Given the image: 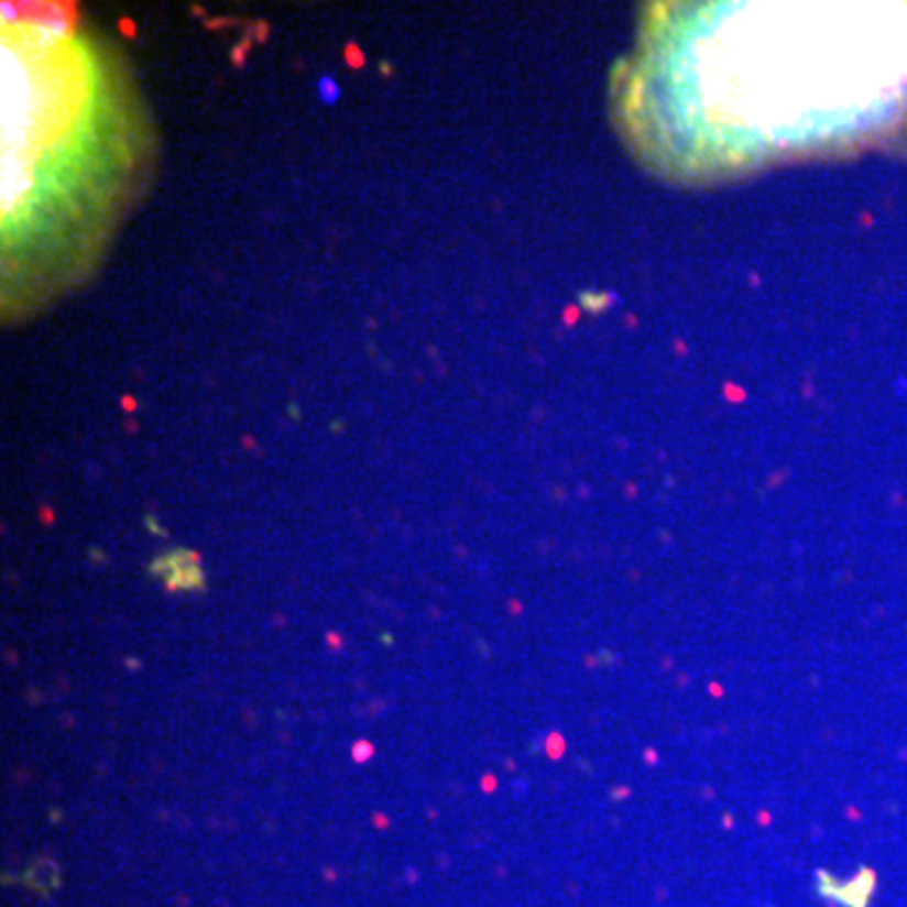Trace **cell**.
Instances as JSON below:
<instances>
[{"instance_id":"1","label":"cell","mask_w":907,"mask_h":907,"mask_svg":"<svg viewBox=\"0 0 907 907\" xmlns=\"http://www.w3.org/2000/svg\"><path fill=\"white\" fill-rule=\"evenodd\" d=\"M152 572L156 578L167 582L170 590H203L205 588V575L199 570V560L195 553H187V549H177V553H170L160 557L152 565Z\"/></svg>"},{"instance_id":"2","label":"cell","mask_w":907,"mask_h":907,"mask_svg":"<svg viewBox=\"0 0 907 907\" xmlns=\"http://www.w3.org/2000/svg\"><path fill=\"white\" fill-rule=\"evenodd\" d=\"M316 89H318V99L323 103H328V107H334V103L340 99V86L334 76H320Z\"/></svg>"}]
</instances>
